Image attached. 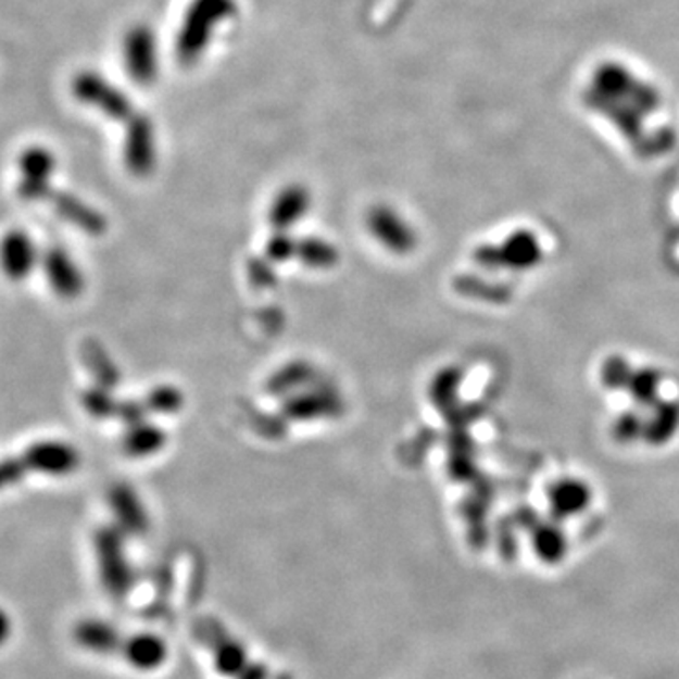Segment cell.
<instances>
[{
	"label": "cell",
	"instance_id": "obj_1",
	"mask_svg": "<svg viewBox=\"0 0 679 679\" xmlns=\"http://www.w3.org/2000/svg\"><path fill=\"white\" fill-rule=\"evenodd\" d=\"M235 12V0H193V4L187 8L176 40L179 61L189 65L201 58L212 40L215 27L232 17Z\"/></svg>",
	"mask_w": 679,
	"mask_h": 679
},
{
	"label": "cell",
	"instance_id": "obj_2",
	"mask_svg": "<svg viewBox=\"0 0 679 679\" xmlns=\"http://www.w3.org/2000/svg\"><path fill=\"white\" fill-rule=\"evenodd\" d=\"M589 87L604 97L629 102L645 115L655 114L663 102L657 87L638 78L629 66L617 61H606L596 66Z\"/></svg>",
	"mask_w": 679,
	"mask_h": 679
},
{
	"label": "cell",
	"instance_id": "obj_3",
	"mask_svg": "<svg viewBox=\"0 0 679 679\" xmlns=\"http://www.w3.org/2000/svg\"><path fill=\"white\" fill-rule=\"evenodd\" d=\"M72 95L84 104L99 108L115 122H129L135 115L129 97L97 72H79L78 76L72 79Z\"/></svg>",
	"mask_w": 679,
	"mask_h": 679
},
{
	"label": "cell",
	"instance_id": "obj_4",
	"mask_svg": "<svg viewBox=\"0 0 679 679\" xmlns=\"http://www.w3.org/2000/svg\"><path fill=\"white\" fill-rule=\"evenodd\" d=\"M123 55L130 79L140 86H151L159 74L158 36L148 25H135L123 40Z\"/></svg>",
	"mask_w": 679,
	"mask_h": 679
},
{
	"label": "cell",
	"instance_id": "obj_5",
	"mask_svg": "<svg viewBox=\"0 0 679 679\" xmlns=\"http://www.w3.org/2000/svg\"><path fill=\"white\" fill-rule=\"evenodd\" d=\"M42 253L29 232L22 229L8 230L0 238V272L10 281H25L40 265Z\"/></svg>",
	"mask_w": 679,
	"mask_h": 679
},
{
	"label": "cell",
	"instance_id": "obj_6",
	"mask_svg": "<svg viewBox=\"0 0 679 679\" xmlns=\"http://www.w3.org/2000/svg\"><path fill=\"white\" fill-rule=\"evenodd\" d=\"M22 181L17 186V193L23 201H48L51 191V174L55 171V158L50 150L42 146H33L23 151L20 158Z\"/></svg>",
	"mask_w": 679,
	"mask_h": 679
},
{
	"label": "cell",
	"instance_id": "obj_7",
	"mask_svg": "<svg viewBox=\"0 0 679 679\" xmlns=\"http://www.w3.org/2000/svg\"><path fill=\"white\" fill-rule=\"evenodd\" d=\"M43 276L48 279L51 291L63 301H76L79 294L86 291V278L71 257L68 251L51 246L50 250L43 251L42 261Z\"/></svg>",
	"mask_w": 679,
	"mask_h": 679
},
{
	"label": "cell",
	"instance_id": "obj_8",
	"mask_svg": "<svg viewBox=\"0 0 679 679\" xmlns=\"http://www.w3.org/2000/svg\"><path fill=\"white\" fill-rule=\"evenodd\" d=\"M583 102L587 108H591L594 114L601 115L606 122L612 123L615 129L619 130L627 140L632 143L642 142L645 138L644 117L637 106H632L629 102L604 97L596 93L594 89H587L583 95Z\"/></svg>",
	"mask_w": 679,
	"mask_h": 679
},
{
	"label": "cell",
	"instance_id": "obj_9",
	"mask_svg": "<svg viewBox=\"0 0 679 679\" xmlns=\"http://www.w3.org/2000/svg\"><path fill=\"white\" fill-rule=\"evenodd\" d=\"M23 463L29 473L43 474L51 478H63L76 473L79 465L78 451L71 443L59 440L36 442L23 453Z\"/></svg>",
	"mask_w": 679,
	"mask_h": 679
},
{
	"label": "cell",
	"instance_id": "obj_10",
	"mask_svg": "<svg viewBox=\"0 0 679 679\" xmlns=\"http://www.w3.org/2000/svg\"><path fill=\"white\" fill-rule=\"evenodd\" d=\"M125 163L136 176H146L155 165V129L150 117L133 115L125 138Z\"/></svg>",
	"mask_w": 679,
	"mask_h": 679
},
{
	"label": "cell",
	"instance_id": "obj_11",
	"mask_svg": "<svg viewBox=\"0 0 679 679\" xmlns=\"http://www.w3.org/2000/svg\"><path fill=\"white\" fill-rule=\"evenodd\" d=\"M48 201L53 204V210L61 215L66 223H71L87 235H101L106 229V222L95 208L89 206L78 197L65 193V191H51Z\"/></svg>",
	"mask_w": 679,
	"mask_h": 679
},
{
	"label": "cell",
	"instance_id": "obj_12",
	"mask_svg": "<svg viewBox=\"0 0 679 679\" xmlns=\"http://www.w3.org/2000/svg\"><path fill=\"white\" fill-rule=\"evenodd\" d=\"M551 512L558 519H566L583 512L591 502L589 487L579 479H561L550 489Z\"/></svg>",
	"mask_w": 679,
	"mask_h": 679
},
{
	"label": "cell",
	"instance_id": "obj_13",
	"mask_svg": "<svg viewBox=\"0 0 679 679\" xmlns=\"http://www.w3.org/2000/svg\"><path fill=\"white\" fill-rule=\"evenodd\" d=\"M679 427V406L674 402H666L657 407V414L650 425H644V437L647 442L663 443L672 437Z\"/></svg>",
	"mask_w": 679,
	"mask_h": 679
},
{
	"label": "cell",
	"instance_id": "obj_14",
	"mask_svg": "<svg viewBox=\"0 0 679 679\" xmlns=\"http://www.w3.org/2000/svg\"><path fill=\"white\" fill-rule=\"evenodd\" d=\"M535 548L545 563H558L566 553V538L563 530L553 525H543L535 535Z\"/></svg>",
	"mask_w": 679,
	"mask_h": 679
},
{
	"label": "cell",
	"instance_id": "obj_15",
	"mask_svg": "<svg viewBox=\"0 0 679 679\" xmlns=\"http://www.w3.org/2000/svg\"><path fill=\"white\" fill-rule=\"evenodd\" d=\"M81 357H84V363H86L87 368L91 370L95 379L99 381V386H114V368H112V365H110L106 353L102 351V348L101 345H99V343L93 342V340H91V342L84 343Z\"/></svg>",
	"mask_w": 679,
	"mask_h": 679
},
{
	"label": "cell",
	"instance_id": "obj_16",
	"mask_svg": "<svg viewBox=\"0 0 679 679\" xmlns=\"http://www.w3.org/2000/svg\"><path fill=\"white\" fill-rule=\"evenodd\" d=\"M658 383H661V374L650 368L638 370L630 374L629 391L640 404H655L657 402Z\"/></svg>",
	"mask_w": 679,
	"mask_h": 679
},
{
	"label": "cell",
	"instance_id": "obj_17",
	"mask_svg": "<svg viewBox=\"0 0 679 679\" xmlns=\"http://www.w3.org/2000/svg\"><path fill=\"white\" fill-rule=\"evenodd\" d=\"M81 404L86 407V412L89 415H93L97 419L102 417H110L114 415L115 404L112 401V397L108 393L104 387H93V389H87L86 393L81 394Z\"/></svg>",
	"mask_w": 679,
	"mask_h": 679
},
{
	"label": "cell",
	"instance_id": "obj_18",
	"mask_svg": "<svg viewBox=\"0 0 679 679\" xmlns=\"http://www.w3.org/2000/svg\"><path fill=\"white\" fill-rule=\"evenodd\" d=\"M512 259L517 265L529 266L535 265L540 259V248H538L537 238L529 232H519L517 237L512 238Z\"/></svg>",
	"mask_w": 679,
	"mask_h": 679
},
{
	"label": "cell",
	"instance_id": "obj_19",
	"mask_svg": "<svg viewBox=\"0 0 679 679\" xmlns=\"http://www.w3.org/2000/svg\"><path fill=\"white\" fill-rule=\"evenodd\" d=\"M630 370L629 363L623 357H609L604 365H602L601 378L604 386L609 389H617V387L629 386Z\"/></svg>",
	"mask_w": 679,
	"mask_h": 679
},
{
	"label": "cell",
	"instance_id": "obj_20",
	"mask_svg": "<svg viewBox=\"0 0 679 679\" xmlns=\"http://www.w3.org/2000/svg\"><path fill=\"white\" fill-rule=\"evenodd\" d=\"M640 435H644V423L640 422L638 415L625 414L614 425V437L619 442H630V440H634Z\"/></svg>",
	"mask_w": 679,
	"mask_h": 679
},
{
	"label": "cell",
	"instance_id": "obj_21",
	"mask_svg": "<svg viewBox=\"0 0 679 679\" xmlns=\"http://www.w3.org/2000/svg\"><path fill=\"white\" fill-rule=\"evenodd\" d=\"M27 473H29V470H27V466L23 463V458H7V461H0V489L14 486L17 481H22Z\"/></svg>",
	"mask_w": 679,
	"mask_h": 679
}]
</instances>
